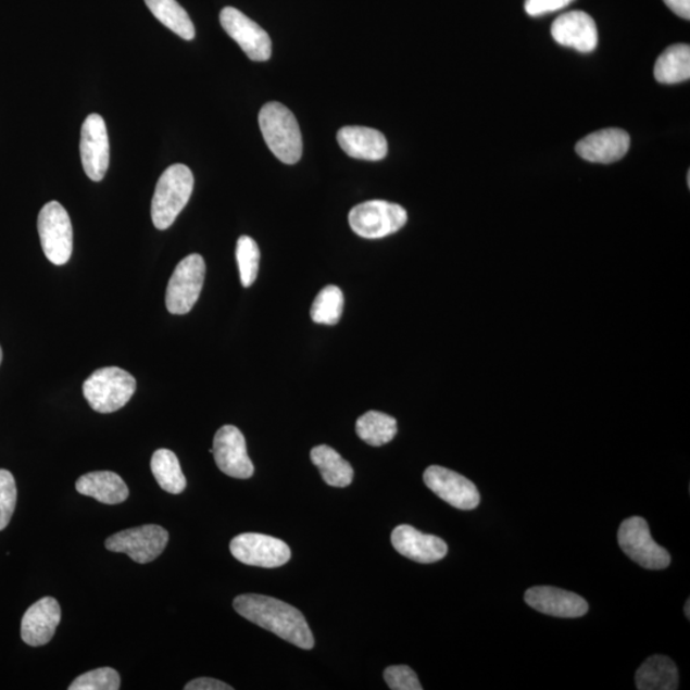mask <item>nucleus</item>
Returning a JSON list of instances; mask_svg holds the SVG:
<instances>
[{
  "label": "nucleus",
  "instance_id": "33",
  "mask_svg": "<svg viewBox=\"0 0 690 690\" xmlns=\"http://www.w3.org/2000/svg\"><path fill=\"white\" fill-rule=\"evenodd\" d=\"M573 2L574 0H526L525 9L529 16L539 17L561 11Z\"/></svg>",
  "mask_w": 690,
  "mask_h": 690
},
{
  "label": "nucleus",
  "instance_id": "14",
  "mask_svg": "<svg viewBox=\"0 0 690 690\" xmlns=\"http://www.w3.org/2000/svg\"><path fill=\"white\" fill-rule=\"evenodd\" d=\"M79 154L86 176L93 181L103 180L109 168V137L105 121L99 114H90L81 128Z\"/></svg>",
  "mask_w": 690,
  "mask_h": 690
},
{
  "label": "nucleus",
  "instance_id": "37",
  "mask_svg": "<svg viewBox=\"0 0 690 690\" xmlns=\"http://www.w3.org/2000/svg\"><path fill=\"white\" fill-rule=\"evenodd\" d=\"M3 360V352H2V348H0V363H2Z\"/></svg>",
  "mask_w": 690,
  "mask_h": 690
},
{
  "label": "nucleus",
  "instance_id": "4",
  "mask_svg": "<svg viewBox=\"0 0 690 690\" xmlns=\"http://www.w3.org/2000/svg\"><path fill=\"white\" fill-rule=\"evenodd\" d=\"M135 377L120 367H104L84 382V396L98 413H113L123 409L136 391Z\"/></svg>",
  "mask_w": 690,
  "mask_h": 690
},
{
  "label": "nucleus",
  "instance_id": "35",
  "mask_svg": "<svg viewBox=\"0 0 690 690\" xmlns=\"http://www.w3.org/2000/svg\"><path fill=\"white\" fill-rule=\"evenodd\" d=\"M664 2L679 17L690 20V0H664Z\"/></svg>",
  "mask_w": 690,
  "mask_h": 690
},
{
  "label": "nucleus",
  "instance_id": "18",
  "mask_svg": "<svg viewBox=\"0 0 690 690\" xmlns=\"http://www.w3.org/2000/svg\"><path fill=\"white\" fill-rule=\"evenodd\" d=\"M630 148V136L620 128H606L586 136L577 143V154L591 163L619 162Z\"/></svg>",
  "mask_w": 690,
  "mask_h": 690
},
{
  "label": "nucleus",
  "instance_id": "2",
  "mask_svg": "<svg viewBox=\"0 0 690 690\" xmlns=\"http://www.w3.org/2000/svg\"><path fill=\"white\" fill-rule=\"evenodd\" d=\"M261 134L273 154L285 164L300 162L302 134L294 114L280 103H267L259 114Z\"/></svg>",
  "mask_w": 690,
  "mask_h": 690
},
{
  "label": "nucleus",
  "instance_id": "21",
  "mask_svg": "<svg viewBox=\"0 0 690 690\" xmlns=\"http://www.w3.org/2000/svg\"><path fill=\"white\" fill-rule=\"evenodd\" d=\"M76 490L81 495L108 505L121 504L129 497L126 482L111 471L91 472L79 477L76 481Z\"/></svg>",
  "mask_w": 690,
  "mask_h": 690
},
{
  "label": "nucleus",
  "instance_id": "29",
  "mask_svg": "<svg viewBox=\"0 0 690 690\" xmlns=\"http://www.w3.org/2000/svg\"><path fill=\"white\" fill-rule=\"evenodd\" d=\"M236 258L242 286L249 288L256 281L260 267V250L255 239L249 236L239 238Z\"/></svg>",
  "mask_w": 690,
  "mask_h": 690
},
{
  "label": "nucleus",
  "instance_id": "19",
  "mask_svg": "<svg viewBox=\"0 0 690 690\" xmlns=\"http://www.w3.org/2000/svg\"><path fill=\"white\" fill-rule=\"evenodd\" d=\"M525 601L537 612L556 617H580L588 612V604L584 598L555 587L529 588Z\"/></svg>",
  "mask_w": 690,
  "mask_h": 690
},
{
  "label": "nucleus",
  "instance_id": "13",
  "mask_svg": "<svg viewBox=\"0 0 690 690\" xmlns=\"http://www.w3.org/2000/svg\"><path fill=\"white\" fill-rule=\"evenodd\" d=\"M210 453L214 454L217 468L229 477L249 479L255 474L244 436L236 426L227 425L217 430Z\"/></svg>",
  "mask_w": 690,
  "mask_h": 690
},
{
  "label": "nucleus",
  "instance_id": "20",
  "mask_svg": "<svg viewBox=\"0 0 690 690\" xmlns=\"http://www.w3.org/2000/svg\"><path fill=\"white\" fill-rule=\"evenodd\" d=\"M338 142L341 150L354 159L377 162L388 155V141L380 130L348 126L339 129Z\"/></svg>",
  "mask_w": 690,
  "mask_h": 690
},
{
  "label": "nucleus",
  "instance_id": "31",
  "mask_svg": "<svg viewBox=\"0 0 690 690\" xmlns=\"http://www.w3.org/2000/svg\"><path fill=\"white\" fill-rule=\"evenodd\" d=\"M16 503V481L10 471L0 469V531L10 525Z\"/></svg>",
  "mask_w": 690,
  "mask_h": 690
},
{
  "label": "nucleus",
  "instance_id": "11",
  "mask_svg": "<svg viewBox=\"0 0 690 690\" xmlns=\"http://www.w3.org/2000/svg\"><path fill=\"white\" fill-rule=\"evenodd\" d=\"M221 24L231 39L253 62H266L272 57L271 36L256 22L247 17L234 7H225L221 12Z\"/></svg>",
  "mask_w": 690,
  "mask_h": 690
},
{
  "label": "nucleus",
  "instance_id": "8",
  "mask_svg": "<svg viewBox=\"0 0 690 690\" xmlns=\"http://www.w3.org/2000/svg\"><path fill=\"white\" fill-rule=\"evenodd\" d=\"M206 265L198 253L181 260L166 288V309L173 315H186L198 302L205 280Z\"/></svg>",
  "mask_w": 690,
  "mask_h": 690
},
{
  "label": "nucleus",
  "instance_id": "24",
  "mask_svg": "<svg viewBox=\"0 0 690 690\" xmlns=\"http://www.w3.org/2000/svg\"><path fill=\"white\" fill-rule=\"evenodd\" d=\"M653 75L660 84L674 85L690 78V47L677 43L658 57Z\"/></svg>",
  "mask_w": 690,
  "mask_h": 690
},
{
  "label": "nucleus",
  "instance_id": "25",
  "mask_svg": "<svg viewBox=\"0 0 690 690\" xmlns=\"http://www.w3.org/2000/svg\"><path fill=\"white\" fill-rule=\"evenodd\" d=\"M359 438L372 447H382L396 438L398 432L397 419L377 411H369L361 416L355 424Z\"/></svg>",
  "mask_w": 690,
  "mask_h": 690
},
{
  "label": "nucleus",
  "instance_id": "7",
  "mask_svg": "<svg viewBox=\"0 0 690 690\" xmlns=\"http://www.w3.org/2000/svg\"><path fill=\"white\" fill-rule=\"evenodd\" d=\"M617 541L624 554L644 569H666L672 563L667 550L652 539L649 523L641 517H631L622 523Z\"/></svg>",
  "mask_w": 690,
  "mask_h": 690
},
{
  "label": "nucleus",
  "instance_id": "36",
  "mask_svg": "<svg viewBox=\"0 0 690 690\" xmlns=\"http://www.w3.org/2000/svg\"><path fill=\"white\" fill-rule=\"evenodd\" d=\"M689 607H690V601L688 600L687 604H686V609H685V612H686V615H687V619H690V610H689Z\"/></svg>",
  "mask_w": 690,
  "mask_h": 690
},
{
  "label": "nucleus",
  "instance_id": "22",
  "mask_svg": "<svg viewBox=\"0 0 690 690\" xmlns=\"http://www.w3.org/2000/svg\"><path fill=\"white\" fill-rule=\"evenodd\" d=\"M639 690H677L679 688L678 667L666 656H651L636 673Z\"/></svg>",
  "mask_w": 690,
  "mask_h": 690
},
{
  "label": "nucleus",
  "instance_id": "6",
  "mask_svg": "<svg viewBox=\"0 0 690 690\" xmlns=\"http://www.w3.org/2000/svg\"><path fill=\"white\" fill-rule=\"evenodd\" d=\"M38 229L43 253L54 265L67 264L74 251V228L67 210L50 201L41 209Z\"/></svg>",
  "mask_w": 690,
  "mask_h": 690
},
{
  "label": "nucleus",
  "instance_id": "34",
  "mask_svg": "<svg viewBox=\"0 0 690 690\" xmlns=\"http://www.w3.org/2000/svg\"><path fill=\"white\" fill-rule=\"evenodd\" d=\"M186 690H234V687L212 678L195 679L185 687Z\"/></svg>",
  "mask_w": 690,
  "mask_h": 690
},
{
  "label": "nucleus",
  "instance_id": "26",
  "mask_svg": "<svg viewBox=\"0 0 690 690\" xmlns=\"http://www.w3.org/2000/svg\"><path fill=\"white\" fill-rule=\"evenodd\" d=\"M151 471L160 488L174 493L184 492L187 486L176 454L168 449H159L151 457Z\"/></svg>",
  "mask_w": 690,
  "mask_h": 690
},
{
  "label": "nucleus",
  "instance_id": "32",
  "mask_svg": "<svg viewBox=\"0 0 690 690\" xmlns=\"http://www.w3.org/2000/svg\"><path fill=\"white\" fill-rule=\"evenodd\" d=\"M384 679L393 690H423V686L410 666H390L384 672Z\"/></svg>",
  "mask_w": 690,
  "mask_h": 690
},
{
  "label": "nucleus",
  "instance_id": "9",
  "mask_svg": "<svg viewBox=\"0 0 690 690\" xmlns=\"http://www.w3.org/2000/svg\"><path fill=\"white\" fill-rule=\"evenodd\" d=\"M170 542L166 529L156 525H147L126 529L105 541V548L118 554H126L138 564L154 562Z\"/></svg>",
  "mask_w": 690,
  "mask_h": 690
},
{
  "label": "nucleus",
  "instance_id": "3",
  "mask_svg": "<svg viewBox=\"0 0 690 690\" xmlns=\"http://www.w3.org/2000/svg\"><path fill=\"white\" fill-rule=\"evenodd\" d=\"M193 186V174L184 164H174L162 174L151 202V217L156 229L172 227L190 201Z\"/></svg>",
  "mask_w": 690,
  "mask_h": 690
},
{
  "label": "nucleus",
  "instance_id": "15",
  "mask_svg": "<svg viewBox=\"0 0 690 690\" xmlns=\"http://www.w3.org/2000/svg\"><path fill=\"white\" fill-rule=\"evenodd\" d=\"M552 38L566 48L591 53L598 47V27L590 14L573 11L559 16L551 26Z\"/></svg>",
  "mask_w": 690,
  "mask_h": 690
},
{
  "label": "nucleus",
  "instance_id": "30",
  "mask_svg": "<svg viewBox=\"0 0 690 690\" xmlns=\"http://www.w3.org/2000/svg\"><path fill=\"white\" fill-rule=\"evenodd\" d=\"M121 677L112 667L85 673L70 686V690H118Z\"/></svg>",
  "mask_w": 690,
  "mask_h": 690
},
{
  "label": "nucleus",
  "instance_id": "12",
  "mask_svg": "<svg viewBox=\"0 0 690 690\" xmlns=\"http://www.w3.org/2000/svg\"><path fill=\"white\" fill-rule=\"evenodd\" d=\"M424 481L428 489L456 510L474 511L481 501L476 485L454 471L440 466L428 467Z\"/></svg>",
  "mask_w": 690,
  "mask_h": 690
},
{
  "label": "nucleus",
  "instance_id": "5",
  "mask_svg": "<svg viewBox=\"0 0 690 690\" xmlns=\"http://www.w3.org/2000/svg\"><path fill=\"white\" fill-rule=\"evenodd\" d=\"M355 235L366 239H380L401 230L409 214L398 203L373 200L360 203L348 216Z\"/></svg>",
  "mask_w": 690,
  "mask_h": 690
},
{
  "label": "nucleus",
  "instance_id": "16",
  "mask_svg": "<svg viewBox=\"0 0 690 690\" xmlns=\"http://www.w3.org/2000/svg\"><path fill=\"white\" fill-rule=\"evenodd\" d=\"M61 616V606L55 599L43 598L35 602L22 617V641L32 648L49 643L60 626Z\"/></svg>",
  "mask_w": 690,
  "mask_h": 690
},
{
  "label": "nucleus",
  "instance_id": "10",
  "mask_svg": "<svg viewBox=\"0 0 690 690\" xmlns=\"http://www.w3.org/2000/svg\"><path fill=\"white\" fill-rule=\"evenodd\" d=\"M230 552L238 562L268 569L287 564L292 556L285 541L261 534L235 537L230 542Z\"/></svg>",
  "mask_w": 690,
  "mask_h": 690
},
{
  "label": "nucleus",
  "instance_id": "23",
  "mask_svg": "<svg viewBox=\"0 0 690 690\" xmlns=\"http://www.w3.org/2000/svg\"><path fill=\"white\" fill-rule=\"evenodd\" d=\"M311 461L318 468L323 479L333 488H347L353 481L354 471L344 457L328 446L311 450Z\"/></svg>",
  "mask_w": 690,
  "mask_h": 690
},
{
  "label": "nucleus",
  "instance_id": "28",
  "mask_svg": "<svg viewBox=\"0 0 690 690\" xmlns=\"http://www.w3.org/2000/svg\"><path fill=\"white\" fill-rule=\"evenodd\" d=\"M344 296L337 286L325 287L311 308V318L316 324L337 325L343 314Z\"/></svg>",
  "mask_w": 690,
  "mask_h": 690
},
{
  "label": "nucleus",
  "instance_id": "27",
  "mask_svg": "<svg viewBox=\"0 0 690 690\" xmlns=\"http://www.w3.org/2000/svg\"><path fill=\"white\" fill-rule=\"evenodd\" d=\"M154 16L174 34L185 40L195 39V26L188 13L177 0H145Z\"/></svg>",
  "mask_w": 690,
  "mask_h": 690
},
{
  "label": "nucleus",
  "instance_id": "17",
  "mask_svg": "<svg viewBox=\"0 0 690 690\" xmlns=\"http://www.w3.org/2000/svg\"><path fill=\"white\" fill-rule=\"evenodd\" d=\"M391 543L399 554L419 564L439 562L448 554V544L440 537L425 535L406 525L394 529Z\"/></svg>",
  "mask_w": 690,
  "mask_h": 690
},
{
  "label": "nucleus",
  "instance_id": "1",
  "mask_svg": "<svg viewBox=\"0 0 690 690\" xmlns=\"http://www.w3.org/2000/svg\"><path fill=\"white\" fill-rule=\"evenodd\" d=\"M236 612L285 641L303 650L314 649L315 639L300 610L263 594H242L234 601Z\"/></svg>",
  "mask_w": 690,
  "mask_h": 690
}]
</instances>
